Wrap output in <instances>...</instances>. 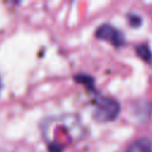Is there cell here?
<instances>
[{"mask_svg":"<svg viewBox=\"0 0 152 152\" xmlns=\"http://www.w3.org/2000/svg\"><path fill=\"white\" fill-rule=\"evenodd\" d=\"M40 129L49 152H63L68 146L80 141L86 134L80 118L72 114L48 118L42 121Z\"/></svg>","mask_w":152,"mask_h":152,"instance_id":"obj_1","label":"cell"},{"mask_svg":"<svg viewBox=\"0 0 152 152\" xmlns=\"http://www.w3.org/2000/svg\"><path fill=\"white\" fill-rule=\"evenodd\" d=\"M94 103V119L100 122H108L114 120L120 112L119 102L115 99L108 96H96Z\"/></svg>","mask_w":152,"mask_h":152,"instance_id":"obj_2","label":"cell"},{"mask_svg":"<svg viewBox=\"0 0 152 152\" xmlns=\"http://www.w3.org/2000/svg\"><path fill=\"white\" fill-rule=\"evenodd\" d=\"M95 36L101 39V40H106L108 43H110L112 45L116 46V48H120L125 44V37L122 34L121 31H119L116 27L109 25V24H104V25H101L96 32H95Z\"/></svg>","mask_w":152,"mask_h":152,"instance_id":"obj_3","label":"cell"},{"mask_svg":"<svg viewBox=\"0 0 152 152\" xmlns=\"http://www.w3.org/2000/svg\"><path fill=\"white\" fill-rule=\"evenodd\" d=\"M126 152H152V141L148 138H140L132 142Z\"/></svg>","mask_w":152,"mask_h":152,"instance_id":"obj_4","label":"cell"},{"mask_svg":"<svg viewBox=\"0 0 152 152\" xmlns=\"http://www.w3.org/2000/svg\"><path fill=\"white\" fill-rule=\"evenodd\" d=\"M137 53H138V56H139L141 59H144L145 62H150L151 58H152V53H151V51H150V48H148V45H146V44H140V45H138V46H137Z\"/></svg>","mask_w":152,"mask_h":152,"instance_id":"obj_5","label":"cell"},{"mask_svg":"<svg viewBox=\"0 0 152 152\" xmlns=\"http://www.w3.org/2000/svg\"><path fill=\"white\" fill-rule=\"evenodd\" d=\"M128 18H129V19H128V21H129V24H131L132 26L138 27V26H140V25H141V18H140L139 15H137L135 13L129 14V17H128Z\"/></svg>","mask_w":152,"mask_h":152,"instance_id":"obj_6","label":"cell"},{"mask_svg":"<svg viewBox=\"0 0 152 152\" xmlns=\"http://www.w3.org/2000/svg\"><path fill=\"white\" fill-rule=\"evenodd\" d=\"M0 88H1V81H0Z\"/></svg>","mask_w":152,"mask_h":152,"instance_id":"obj_7","label":"cell"}]
</instances>
